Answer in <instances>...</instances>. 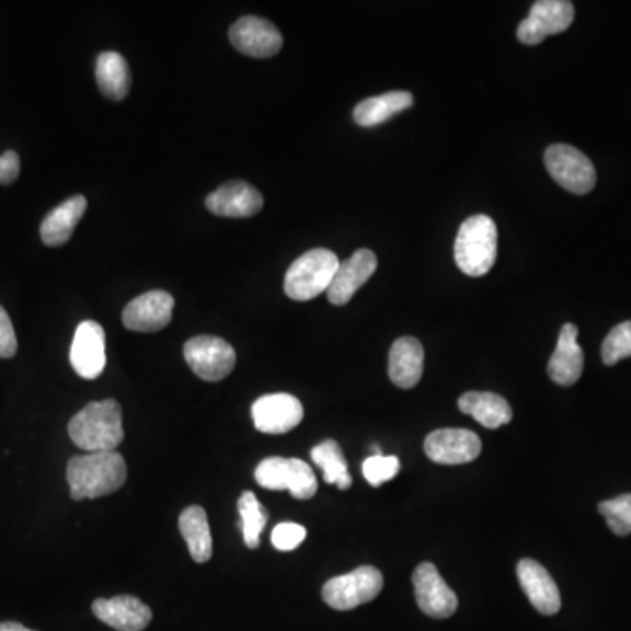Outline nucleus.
I'll list each match as a JSON object with an SVG mask.
<instances>
[{
    "instance_id": "1",
    "label": "nucleus",
    "mask_w": 631,
    "mask_h": 631,
    "mask_svg": "<svg viewBox=\"0 0 631 631\" xmlns=\"http://www.w3.org/2000/svg\"><path fill=\"white\" fill-rule=\"evenodd\" d=\"M72 500L111 495L127 481V463L118 451L87 452L70 458L67 464Z\"/></svg>"
},
{
    "instance_id": "2",
    "label": "nucleus",
    "mask_w": 631,
    "mask_h": 631,
    "mask_svg": "<svg viewBox=\"0 0 631 631\" xmlns=\"http://www.w3.org/2000/svg\"><path fill=\"white\" fill-rule=\"evenodd\" d=\"M69 437L87 452L116 451L125 438L122 405L113 399L88 403L70 420Z\"/></svg>"
},
{
    "instance_id": "3",
    "label": "nucleus",
    "mask_w": 631,
    "mask_h": 631,
    "mask_svg": "<svg viewBox=\"0 0 631 631\" xmlns=\"http://www.w3.org/2000/svg\"><path fill=\"white\" fill-rule=\"evenodd\" d=\"M498 251V230L490 216H470L461 223L455 241L456 265L470 277L486 276Z\"/></svg>"
},
{
    "instance_id": "4",
    "label": "nucleus",
    "mask_w": 631,
    "mask_h": 631,
    "mask_svg": "<svg viewBox=\"0 0 631 631\" xmlns=\"http://www.w3.org/2000/svg\"><path fill=\"white\" fill-rule=\"evenodd\" d=\"M337 254L324 248L307 251L298 256L285 277V291L291 300L307 302L329 291L339 268Z\"/></svg>"
},
{
    "instance_id": "5",
    "label": "nucleus",
    "mask_w": 631,
    "mask_h": 631,
    "mask_svg": "<svg viewBox=\"0 0 631 631\" xmlns=\"http://www.w3.org/2000/svg\"><path fill=\"white\" fill-rule=\"evenodd\" d=\"M254 479L265 490H286L298 500L312 498L318 491L314 470L298 458H265L254 470Z\"/></svg>"
},
{
    "instance_id": "6",
    "label": "nucleus",
    "mask_w": 631,
    "mask_h": 631,
    "mask_svg": "<svg viewBox=\"0 0 631 631\" xmlns=\"http://www.w3.org/2000/svg\"><path fill=\"white\" fill-rule=\"evenodd\" d=\"M543 163L552 180L566 192L586 195L595 188V165L583 151H578L574 146H549L543 153Z\"/></svg>"
},
{
    "instance_id": "7",
    "label": "nucleus",
    "mask_w": 631,
    "mask_h": 631,
    "mask_svg": "<svg viewBox=\"0 0 631 631\" xmlns=\"http://www.w3.org/2000/svg\"><path fill=\"white\" fill-rule=\"evenodd\" d=\"M381 572L376 566H359L349 574L330 578L323 586V600L335 610L356 609L382 592Z\"/></svg>"
},
{
    "instance_id": "8",
    "label": "nucleus",
    "mask_w": 631,
    "mask_h": 631,
    "mask_svg": "<svg viewBox=\"0 0 631 631\" xmlns=\"http://www.w3.org/2000/svg\"><path fill=\"white\" fill-rule=\"evenodd\" d=\"M184 359L200 379L215 382L230 376L237 355L223 339L198 335L184 344Z\"/></svg>"
},
{
    "instance_id": "9",
    "label": "nucleus",
    "mask_w": 631,
    "mask_h": 631,
    "mask_svg": "<svg viewBox=\"0 0 631 631\" xmlns=\"http://www.w3.org/2000/svg\"><path fill=\"white\" fill-rule=\"evenodd\" d=\"M575 9L569 0H539L517 26V39L528 46L542 43L548 35L565 32L574 22Z\"/></svg>"
},
{
    "instance_id": "10",
    "label": "nucleus",
    "mask_w": 631,
    "mask_h": 631,
    "mask_svg": "<svg viewBox=\"0 0 631 631\" xmlns=\"http://www.w3.org/2000/svg\"><path fill=\"white\" fill-rule=\"evenodd\" d=\"M254 428L262 434H288L303 420V408L294 394H263L251 408Z\"/></svg>"
},
{
    "instance_id": "11",
    "label": "nucleus",
    "mask_w": 631,
    "mask_h": 631,
    "mask_svg": "<svg viewBox=\"0 0 631 631\" xmlns=\"http://www.w3.org/2000/svg\"><path fill=\"white\" fill-rule=\"evenodd\" d=\"M417 607L434 619L451 618L458 609V596L447 586L434 563H421L412 575Z\"/></svg>"
},
{
    "instance_id": "12",
    "label": "nucleus",
    "mask_w": 631,
    "mask_h": 631,
    "mask_svg": "<svg viewBox=\"0 0 631 631\" xmlns=\"http://www.w3.org/2000/svg\"><path fill=\"white\" fill-rule=\"evenodd\" d=\"M481 449L478 434L464 428L435 429L425 440L426 456L440 464L470 463L481 455Z\"/></svg>"
},
{
    "instance_id": "13",
    "label": "nucleus",
    "mask_w": 631,
    "mask_h": 631,
    "mask_svg": "<svg viewBox=\"0 0 631 631\" xmlns=\"http://www.w3.org/2000/svg\"><path fill=\"white\" fill-rule=\"evenodd\" d=\"M70 365L76 374L88 381L96 379L104 372L105 332L96 321H83L76 329L72 346H70Z\"/></svg>"
},
{
    "instance_id": "14",
    "label": "nucleus",
    "mask_w": 631,
    "mask_h": 631,
    "mask_svg": "<svg viewBox=\"0 0 631 631\" xmlns=\"http://www.w3.org/2000/svg\"><path fill=\"white\" fill-rule=\"evenodd\" d=\"M174 297L163 289H153L134 298L123 311V324L131 332H160L171 323Z\"/></svg>"
},
{
    "instance_id": "15",
    "label": "nucleus",
    "mask_w": 631,
    "mask_h": 631,
    "mask_svg": "<svg viewBox=\"0 0 631 631\" xmlns=\"http://www.w3.org/2000/svg\"><path fill=\"white\" fill-rule=\"evenodd\" d=\"M230 43L237 51L248 57H274L283 48V35L267 20L256 16H244L237 20L230 28Z\"/></svg>"
},
{
    "instance_id": "16",
    "label": "nucleus",
    "mask_w": 631,
    "mask_h": 631,
    "mask_svg": "<svg viewBox=\"0 0 631 631\" xmlns=\"http://www.w3.org/2000/svg\"><path fill=\"white\" fill-rule=\"evenodd\" d=\"M376 268V253L365 250V248L364 250L355 251L353 256L339 263L332 285L326 291L330 303H333V306H346L351 298L355 297L356 291L372 277Z\"/></svg>"
},
{
    "instance_id": "17",
    "label": "nucleus",
    "mask_w": 631,
    "mask_h": 631,
    "mask_svg": "<svg viewBox=\"0 0 631 631\" xmlns=\"http://www.w3.org/2000/svg\"><path fill=\"white\" fill-rule=\"evenodd\" d=\"M93 613L116 631L146 630L153 612L148 605L142 604L136 596H114V598H99L93 601Z\"/></svg>"
},
{
    "instance_id": "18",
    "label": "nucleus",
    "mask_w": 631,
    "mask_h": 631,
    "mask_svg": "<svg viewBox=\"0 0 631 631\" xmlns=\"http://www.w3.org/2000/svg\"><path fill=\"white\" fill-rule=\"evenodd\" d=\"M206 206L213 215L223 218H250L262 210L263 197L251 184L230 181L207 195Z\"/></svg>"
},
{
    "instance_id": "19",
    "label": "nucleus",
    "mask_w": 631,
    "mask_h": 631,
    "mask_svg": "<svg viewBox=\"0 0 631 631\" xmlns=\"http://www.w3.org/2000/svg\"><path fill=\"white\" fill-rule=\"evenodd\" d=\"M517 578L528 600L542 616H554L561 609L560 589L548 570L539 561L521 560L517 563Z\"/></svg>"
},
{
    "instance_id": "20",
    "label": "nucleus",
    "mask_w": 631,
    "mask_h": 631,
    "mask_svg": "<svg viewBox=\"0 0 631 631\" xmlns=\"http://www.w3.org/2000/svg\"><path fill=\"white\" fill-rule=\"evenodd\" d=\"M578 329L566 323L561 326L557 349L549 359L548 374L560 386H572L581 379L584 370L583 347L577 342Z\"/></svg>"
},
{
    "instance_id": "21",
    "label": "nucleus",
    "mask_w": 631,
    "mask_h": 631,
    "mask_svg": "<svg viewBox=\"0 0 631 631\" xmlns=\"http://www.w3.org/2000/svg\"><path fill=\"white\" fill-rule=\"evenodd\" d=\"M425 349L414 337H402L394 342L390 349L388 374L393 385L402 390H411L423 377Z\"/></svg>"
},
{
    "instance_id": "22",
    "label": "nucleus",
    "mask_w": 631,
    "mask_h": 631,
    "mask_svg": "<svg viewBox=\"0 0 631 631\" xmlns=\"http://www.w3.org/2000/svg\"><path fill=\"white\" fill-rule=\"evenodd\" d=\"M87 206V198L83 195H76L49 210L41 223V239L44 244L49 248L66 244L83 218Z\"/></svg>"
},
{
    "instance_id": "23",
    "label": "nucleus",
    "mask_w": 631,
    "mask_h": 631,
    "mask_svg": "<svg viewBox=\"0 0 631 631\" xmlns=\"http://www.w3.org/2000/svg\"><path fill=\"white\" fill-rule=\"evenodd\" d=\"M458 408L481 423L484 428H500L513 420V409L507 400L490 391H469L461 394Z\"/></svg>"
},
{
    "instance_id": "24",
    "label": "nucleus",
    "mask_w": 631,
    "mask_h": 631,
    "mask_svg": "<svg viewBox=\"0 0 631 631\" xmlns=\"http://www.w3.org/2000/svg\"><path fill=\"white\" fill-rule=\"evenodd\" d=\"M95 78L101 92L111 101H123L130 92V69L119 53L104 51L99 55Z\"/></svg>"
},
{
    "instance_id": "25",
    "label": "nucleus",
    "mask_w": 631,
    "mask_h": 631,
    "mask_svg": "<svg viewBox=\"0 0 631 631\" xmlns=\"http://www.w3.org/2000/svg\"><path fill=\"white\" fill-rule=\"evenodd\" d=\"M412 102H414V96L409 92H388L370 96L356 105L353 118L359 127H376L388 122L394 114L409 110Z\"/></svg>"
},
{
    "instance_id": "26",
    "label": "nucleus",
    "mask_w": 631,
    "mask_h": 631,
    "mask_svg": "<svg viewBox=\"0 0 631 631\" xmlns=\"http://www.w3.org/2000/svg\"><path fill=\"white\" fill-rule=\"evenodd\" d=\"M180 530L188 543L193 561L197 563L209 561L213 557V537H210L206 510L198 505L184 508L180 516Z\"/></svg>"
},
{
    "instance_id": "27",
    "label": "nucleus",
    "mask_w": 631,
    "mask_h": 631,
    "mask_svg": "<svg viewBox=\"0 0 631 631\" xmlns=\"http://www.w3.org/2000/svg\"><path fill=\"white\" fill-rule=\"evenodd\" d=\"M312 461L323 470V479L326 484H335L339 490H347L353 484L347 461L344 458L341 446L335 440H324L312 447Z\"/></svg>"
},
{
    "instance_id": "28",
    "label": "nucleus",
    "mask_w": 631,
    "mask_h": 631,
    "mask_svg": "<svg viewBox=\"0 0 631 631\" xmlns=\"http://www.w3.org/2000/svg\"><path fill=\"white\" fill-rule=\"evenodd\" d=\"M239 514H241V528L245 546L256 549L260 546V535L267 525V510L260 504L253 491H244L239 498Z\"/></svg>"
},
{
    "instance_id": "29",
    "label": "nucleus",
    "mask_w": 631,
    "mask_h": 631,
    "mask_svg": "<svg viewBox=\"0 0 631 631\" xmlns=\"http://www.w3.org/2000/svg\"><path fill=\"white\" fill-rule=\"evenodd\" d=\"M598 510L613 534L619 537L631 534V493L618 496V498L605 500L598 505Z\"/></svg>"
},
{
    "instance_id": "30",
    "label": "nucleus",
    "mask_w": 631,
    "mask_h": 631,
    "mask_svg": "<svg viewBox=\"0 0 631 631\" xmlns=\"http://www.w3.org/2000/svg\"><path fill=\"white\" fill-rule=\"evenodd\" d=\"M631 356V321L619 323L610 330L601 344V359L605 365H616Z\"/></svg>"
},
{
    "instance_id": "31",
    "label": "nucleus",
    "mask_w": 631,
    "mask_h": 631,
    "mask_svg": "<svg viewBox=\"0 0 631 631\" xmlns=\"http://www.w3.org/2000/svg\"><path fill=\"white\" fill-rule=\"evenodd\" d=\"M399 472L400 460L397 456L372 455L364 461V478L374 487L397 478Z\"/></svg>"
},
{
    "instance_id": "32",
    "label": "nucleus",
    "mask_w": 631,
    "mask_h": 631,
    "mask_svg": "<svg viewBox=\"0 0 631 631\" xmlns=\"http://www.w3.org/2000/svg\"><path fill=\"white\" fill-rule=\"evenodd\" d=\"M306 528L297 523H280L272 531V546L279 551H294L306 540Z\"/></svg>"
},
{
    "instance_id": "33",
    "label": "nucleus",
    "mask_w": 631,
    "mask_h": 631,
    "mask_svg": "<svg viewBox=\"0 0 631 631\" xmlns=\"http://www.w3.org/2000/svg\"><path fill=\"white\" fill-rule=\"evenodd\" d=\"M18 341L13 323L4 307L0 306V358H13L16 355Z\"/></svg>"
},
{
    "instance_id": "34",
    "label": "nucleus",
    "mask_w": 631,
    "mask_h": 631,
    "mask_svg": "<svg viewBox=\"0 0 631 631\" xmlns=\"http://www.w3.org/2000/svg\"><path fill=\"white\" fill-rule=\"evenodd\" d=\"M20 175V157L13 149H8L0 157V184H11Z\"/></svg>"
},
{
    "instance_id": "35",
    "label": "nucleus",
    "mask_w": 631,
    "mask_h": 631,
    "mask_svg": "<svg viewBox=\"0 0 631 631\" xmlns=\"http://www.w3.org/2000/svg\"><path fill=\"white\" fill-rule=\"evenodd\" d=\"M0 631H34L18 624V622H0Z\"/></svg>"
}]
</instances>
